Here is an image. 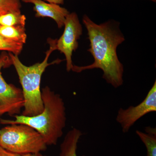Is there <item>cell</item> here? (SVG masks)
I'll return each mask as SVG.
<instances>
[{
	"label": "cell",
	"mask_w": 156,
	"mask_h": 156,
	"mask_svg": "<svg viewBox=\"0 0 156 156\" xmlns=\"http://www.w3.org/2000/svg\"><path fill=\"white\" fill-rule=\"evenodd\" d=\"M48 2L53 3L57 5H63L64 3V0H45Z\"/></svg>",
	"instance_id": "16"
},
{
	"label": "cell",
	"mask_w": 156,
	"mask_h": 156,
	"mask_svg": "<svg viewBox=\"0 0 156 156\" xmlns=\"http://www.w3.org/2000/svg\"><path fill=\"white\" fill-rule=\"evenodd\" d=\"M23 45L21 43L5 38L0 35V50L9 51L18 56L22 51Z\"/></svg>",
	"instance_id": "13"
},
{
	"label": "cell",
	"mask_w": 156,
	"mask_h": 156,
	"mask_svg": "<svg viewBox=\"0 0 156 156\" xmlns=\"http://www.w3.org/2000/svg\"><path fill=\"white\" fill-rule=\"evenodd\" d=\"M25 27L0 25V35L5 38L24 44L27 38Z\"/></svg>",
	"instance_id": "11"
},
{
	"label": "cell",
	"mask_w": 156,
	"mask_h": 156,
	"mask_svg": "<svg viewBox=\"0 0 156 156\" xmlns=\"http://www.w3.org/2000/svg\"><path fill=\"white\" fill-rule=\"evenodd\" d=\"M20 156H47L42 154L41 153H37L34 154H27L21 155Z\"/></svg>",
	"instance_id": "17"
},
{
	"label": "cell",
	"mask_w": 156,
	"mask_h": 156,
	"mask_svg": "<svg viewBox=\"0 0 156 156\" xmlns=\"http://www.w3.org/2000/svg\"><path fill=\"white\" fill-rule=\"evenodd\" d=\"M149 1H152V2H156V0H149Z\"/></svg>",
	"instance_id": "18"
},
{
	"label": "cell",
	"mask_w": 156,
	"mask_h": 156,
	"mask_svg": "<svg viewBox=\"0 0 156 156\" xmlns=\"http://www.w3.org/2000/svg\"><path fill=\"white\" fill-rule=\"evenodd\" d=\"M156 112V81L148 92L145 98L136 106L121 108L117 112L116 120L124 133H128L135 123L150 113Z\"/></svg>",
	"instance_id": "7"
},
{
	"label": "cell",
	"mask_w": 156,
	"mask_h": 156,
	"mask_svg": "<svg viewBox=\"0 0 156 156\" xmlns=\"http://www.w3.org/2000/svg\"><path fill=\"white\" fill-rule=\"evenodd\" d=\"M20 0H0V14L9 11L21 12Z\"/></svg>",
	"instance_id": "14"
},
{
	"label": "cell",
	"mask_w": 156,
	"mask_h": 156,
	"mask_svg": "<svg viewBox=\"0 0 156 156\" xmlns=\"http://www.w3.org/2000/svg\"><path fill=\"white\" fill-rule=\"evenodd\" d=\"M26 17L21 12L9 11L0 14V25L25 27Z\"/></svg>",
	"instance_id": "12"
},
{
	"label": "cell",
	"mask_w": 156,
	"mask_h": 156,
	"mask_svg": "<svg viewBox=\"0 0 156 156\" xmlns=\"http://www.w3.org/2000/svg\"><path fill=\"white\" fill-rule=\"evenodd\" d=\"M47 146L40 133L27 125H10L0 130V147L11 152L20 155L41 153Z\"/></svg>",
	"instance_id": "4"
},
{
	"label": "cell",
	"mask_w": 156,
	"mask_h": 156,
	"mask_svg": "<svg viewBox=\"0 0 156 156\" xmlns=\"http://www.w3.org/2000/svg\"><path fill=\"white\" fill-rule=\"evenodd\" d=\"M136 135L143 143L146 148V156H156V128L148 126L144 132L136 130Z\"/></svg>",
	"instance_id": "10"
},
{
	"label": "cell",
	"mask_w": 156,
	"mask_h": 156,
	"mask_svg": "<svg viewBox=\"0 0 156 156\" xmlns=\"http://www.w3.org/2000/svg\"><path fill=\"white\" fill-rule=\"evenodd\" d=\"M82 135V131L77 128L69 131L60 145L59 156H78V144Z\"/></svg>",
	"instance_id": "9"
},
{
	"label": "cell",
	"mask_w": 156,
	"mask_h": 156,
	"mask_svg": "<svg viewBox=\"0 0 156 156\" xmlns=\"http://www.w3.org/2000/svg\"><path fill=\"white\" fill-rule=\"evenodd\" d=\"M83 23L88 33L90 48L88 50L94 58L92 64L73 66L72 70L80 73L86 70L99 69L103 72L102 78L115 88L123 85L124 66L119 60L117 49L125 41L119 28V23L109 20L102 23H95L85 14Z\"/></svg>",
	"instance_id": "1"
},
{
	"label": "cell",
	"mask_w": 156,
	"mask_h": 156,
	"mask_svg": "<svg viewBox=\"0 0 156 156\" xmlns=\"http://www.w3.org/2000/svg\"><path fill=\"white\" fill-rule=\"evenodd\" d=\"M0 156H20V155L11 152L0 147Z\"/></svg>",
	"instance_id": "15"
},
{
	"label": "cell",
	"mask_w": 156,
	"mask_h": 156,
	"mask_svg": "<svg viewBox=\"0 0 156 156\" xmlns=\"http://www.w3.org/2000/svg\"><path fill=\"white\" fill-rule=\"evenodd\" d=\"M43 111L36 115L14 116L15 120H1L4 125L24 124L34 128L41 135L47 145H55L62 136L66 122V108L62 98L45 87L41 91Z\"/></svg>",
	"instance_id": "2"
},
{
	"label": "cell",
	"mask_w": 156,
	"mask_h": 156,
	"mask_svg": "<svg viewBox=\"0 0 156 156\" xmlns=\"http://www.w3.org/2000/svg\"><path fill=\"white\" fill-rule=\"evenodd\" d=\"M12 64L10 57L4 54L0 56V115L8 114L16 115L24 106L22 90L12 84H8L2 76L3 67Z\"/></svg>",
	"instance_id": "5"
},
{
	"label": "cell",
	"mask_w": 156,
	"mask_h": 156,
	"mask_svg": "<svg viewBox=\"0 0 156 156\" xmlns=\"http://www.w3.org/2000/svg\"><path fill=\"white\" fill-rule=\"evenodd\" d=\"M63 33L56 40V50L63 53L66 61V70H72L73 66L72 56L73 51L77 49L78 40L83 34V28L77 14L76 12L69 13L66 18Z\"/></svg>",
	"instance_id": "6"
},
{
	"label": "cell",
	"mask_w": 156,
	"mask_h": 156,
	"mask_svg": "<svg viewBox=\"0 0 156 156\" xmlns=\"http://www.w3.org/2000/svg\"><path fill=\"white\" fill-rule=\"evenodd\" d=\"M56 40L49 39L50 49L46 53L44 61L31 66L23 64L18 56L9 53L12 64L14 66L22 86L24 104L22 115L33 116L41 113L44 109V104L40 89L41 79L46 68L51 65L58 62L57 60L48 63V58L54 50H56Z\"/></svg>",
	"instance_id": "3"
},
{
	"label": "cell",
	"mask_w": 156,
	"mask_h": 156,
	"mask_svg": "<svg viewBox=\"0 0 156 156\" xmlns=\"http://www.w3.org/2000/svg\"><path fill=\"white\" fill-rule=\"evenodd\" d=\"M25 3L33 4L37 17H50L55 20L58 28L64 26L66 18L69 12L60 5L45 2L42 0H21Z\"/></svg>",
	"instance_id": "8"
}]
</instances>
